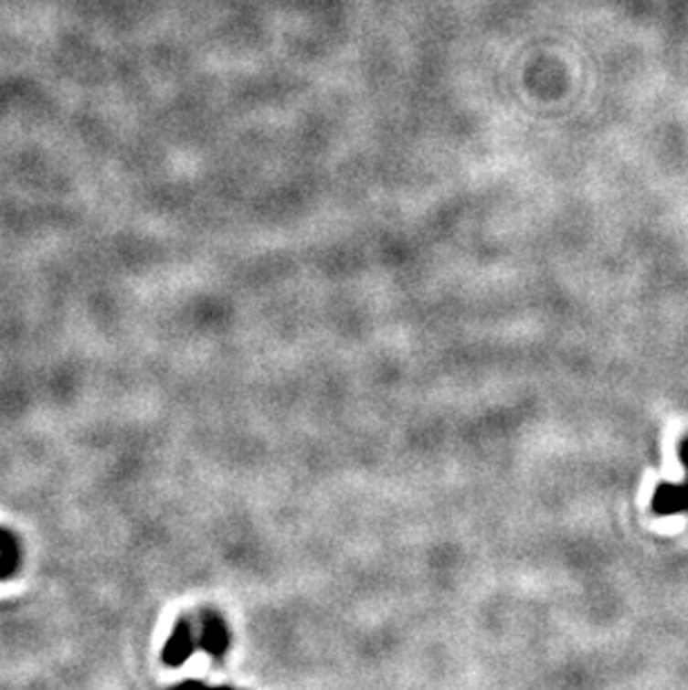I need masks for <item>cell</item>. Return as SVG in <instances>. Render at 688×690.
<instances>
[{
	"label": "cell",
	"instance_id": "3",
	"mask_svg": "<svg viewBox=\"0 0 688 690\" xmlns=\"http://www.w3.org/2000/svg\"><path fill=\"white\" fill-rule=\"evenodd\" d=\"M677 451H680L682 467H684V470H688V436L682 438V441H680V450H677Z\"/></svg>",
	"mask_w": 688,
	"mask_h": 690
},
{
	"label": "cell",
	"instance_id": "1",
	"mask_svg": "<svg viewBox=\"0 0 688 690\" xmlns=\"http://www.w3.org/2000/svg\"><path fill=\"white\" fill-rule=\"evenodd\" d=\"M651 512L655 514V516L688 514V478L684 483H660V485L655 487V492H652Z\"/></svg>",
	"mask_w": 688,
	"mask_h": 690
},
{
	"label": "cell",
	"instance_id": "2",
	"mask_svg": "<svg viewBox=\"0 0 688 690\" xmlns=\"http://www.w3.org/2000/svg\"><path fill=\"white\" fill-rule=\"evenodd\" d=\"M18 563H21V550H18L16 536L0 527V579L12 577L18 570Z\"/></svg>",
	"mask_w": 688,
	"mask_h": 690
}]
</instances>
